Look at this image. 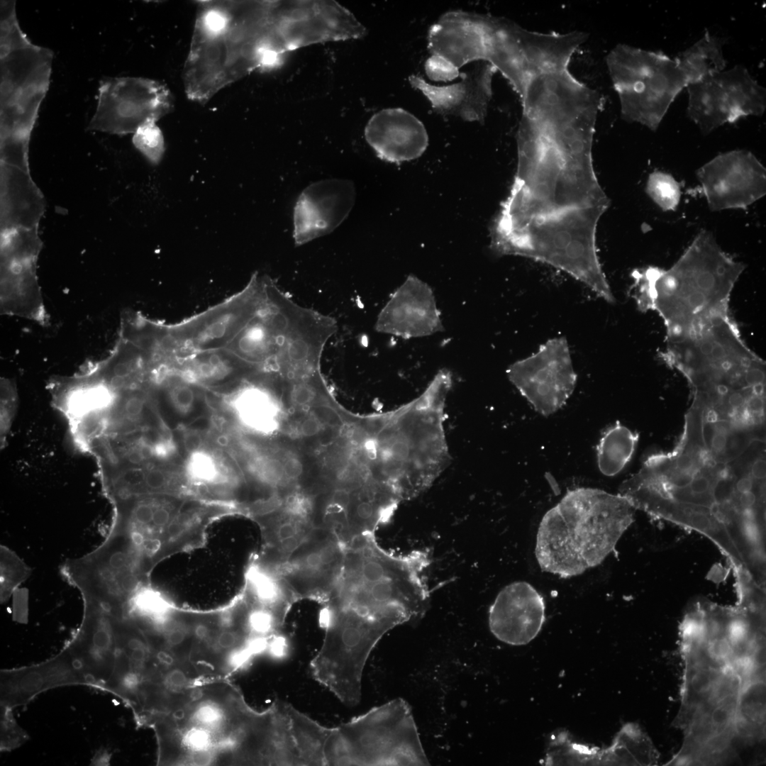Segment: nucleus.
Here are the masks:
<instances>
[{"label": "nucleus", "instance_id": "31", "mask_svg": "<svg viewBox=\"0 0 766 766\" xmlns=\"http://www.w3.org/2000/svg\"><path fill=\"white\" fill-rule=\"evenodd\" d=\"M31 574L29 567L15 552L9 548H0V599L4 604L18 586Z\"/></svg>", "mask_w": 766, "mask_h": 766}, {"label": "nucleus", "instance_id": "43", "mask_svg": "<svg viewBox=\"0 0 766 766\" xmlns=\"http://www.w3.org/2000/svg\"><path fill=\"white\" fill-rule=\"evenodd\" d=\"M283 470L288 477L296 479L301 474L302 466L298 459L295 457H289L287 459L283 466Z\"/></svg>", "mask_w": 766, "mask_h": 766}, {"label": "nucleus", "instance_id": "32", "mask_svg": "<svg viewBox=\"0 0 766 766\" xmlns=\"http://www.w3.org/2000/svg\"><path fill=\"white\" fill-rule=\"evenodd\" d=\"M645 192L662 211L677 209L681 199L679 182L669 173L655 171L648 176Z\"/></svg>", "mask_w": 766, "mask_h": 766}, {"label": "nucleus", "instance_id": "36", "mask_svg": "<svg viewBox=\"0 0 766 766\" xmlns=\"http://www.w3.org/2000/svg\"><path fill=\"white\" fill-rule=\"evenodd\" d=\"M16 390L9 379L1 381V447L12 425L17 405Z\"/></svg>", "mask_w": 766, "mask_h": 766}, {"label": "nucleus", "instance_id": "4", "mask_svg": "<svg viewBox=\"0 0 766 766\" xmlns=\"http://www.w3.org/2000/svg\"><path fill=\"white\" fill-rule=\"evenodd\" d=\"M226 679L196 684L152 716L157 764L269 765L279 740L277 715L250 706Z\"/></svg>", "mask_w": 766, "mask_h": 766}, {"label": "nucleus", "instance_id": "20", "mask_svg": "<svg viewBox=\"0 0 766 766\" xmlns=\"http://www.w3.org/2000/svg\"><path fill=\"white\" fill-rule=\"evenodd\" d=\"M91 686L82 665L64 645L55 656L40 663L0 672V705L25 706L40 694L57 687Z\"/></svg>", "mask_w": 766, "mask_h": 766}, {"label": "nucleus", "instance_id": "25", "mask_svg": "<svg viewBox=\"0 0 766 766\" xmlns=\"http://www.w3.org/2000/svg\"><path fill=\"white\" fill-rule=\"evenodd\" d=\"M365 138L378 157L396 164L421 157L428 145L423 123L401 108L375 113L365 128Z\"/></svg>", "mask_w": 766, "mask_h": 766}, {"label": "nucleus", "instance_id": "30", "mask_svg": "<svg viewBox=\"0 0 766 766\" xmlns=\"http://www.w3.org/2000/svg\"><path fill=\"white\" fill-rule=\"evenodd\" d=\"M638 439L637 432L619 421L607 427L596 448L599 471L608 477L618 474L631 460Z\"/></svg>", "mask_w": 766, "mask_h": 766}, {"label": "nucleus", "instance_id": "35", "mask_svg": "<svg viewBox=\"0 0 766 766\" xmlns=\"http://www.w3.org/2000/svg\"><path fill=\"white\" fill-rule=\"evenodd\" d=\"M182 376V375H181ZM165 384V395L170 404L181 414L192 411L196 401V392L189 379Z\"/></svg>", "mask_w": 766, "mask_h": 766}, {"label": "nucleus", "instance_id": "42", "mask_svg": "<svg viewBox=\"0 0 766 766\" xmlns=\"http://www.w3.org/2000/svg\"><path fill=\"white\" fill-rule=\"evenodd\" d=\"M183 444L184 449L189 454L199 451L202 445V440L200 435L194 431H189L183 435Z\"/></svg>", "mask_w": 766, "mask_h": 766}, {"label": "nucleus", "instance_id": "5", "mask_svg": "<svg viewBox=\"0 0 766 766\" xmlns=\"http://www.w3.org/2000/svg\"><path fill=\"white\" fill-rule=\"evenodd\" d=\"M661 356L684 377L692 399L707 416L765 438V362L742 339L731 316L666 337Z\"/></svg>", "mask_w": 766, "mask_h": 766}, {"label": "nucleus", "instance_id": "27", "mask_svg": "<svg viewBox=\"0 0 766 766\" xmlns=\"http://www.w3.org/2000/svg\"><path fill=\"white\" fill-rule=\"evenodd\" d=\"M660 753L649 736L636 723H628L607 748H598L596 765H657Z\"/></svg>", "mask_w": 766, "mask_h": 766}, {"label": "nucleus", "instance_id": "17", "mask_svg": "<svg viewBox=\"0 0 766 766\" xmlns=\"http://www.w3.org/2000/svg\"><path fill=\"white\" fill-rule=\"evenodd\" d=\"M696 177L713 211L745 209L766 194V170L745 150L716 156L696 171Z\"/></svg>", "mask_w": 766, "mask_h": 766}, {"label": "nucleus", "instance_id": "26", "mask_svg": "<svg viewBox=\"0 0 766 766\" xmlns=\"http://www.w3.org/2000/svg\"><path fill=\"white\" fill-rule=\"evenodd\" d=\"M45 211V200L29 171L1 165V230L33 228Z\"/></svg>", "mask_w": 766, "mask_h": 766}, {"label": "nucleus", "instance_id": "46", "mask_svg": "<svg viewBox=\"0 0 766 766\" xmlns=\"http://www.w3.org/2000/svg\"><path fill=\"white\" fill-rule=\"evenodd\" d=\"M747 592H749V591H747ZM750 592H760V591H750Z\"/></svg>", "mask_w": 766, "mask_h": 766}, {"label": "nucleus", "instance_id": "10", "mask_svg": "<svg viewBox=\"0 0 766 766\" xmlns=\"http://www.w3.org/2000/svg\"><path fill=\"white\" fill-rule=\"evenodd\" d=\"M323 765H429L409 704L396 699L328 728Z\"/></svg>", "mask_w": 766, "mask_h": 766}, {"label": "nucleus", "instance_id": "1", "mask_svg": "<svg viewBox=\"0 0 766 766\" xmlns=\"http://www.w3.org/2000/svg\"><path fill=\"white\" fill-rule=\"evenodd\" d=\"M596 118L566 111L521 116L516 171L492 225L490 248L559 269L612 303L596 248L597 225L610 205L593 165Z\"/></svg>", "mask_w": 766, "mask_h": 766}, {"label": "nucleus", "instance_id": "28", "mask_svg": "<svg viewBox=\"0 0 766 766\" xmlns=\"http://www.w3.org/2000/svg\"><path fill=\"white\" fill-rule=\"evenodd\" d=\"M250 363L228 349L192 354L174 360L170 367L183 377L204 383H215L231 377L239 367Z\"/></svg>", "mask_w": 766, "mask_h": 766}, {"label": "nucleus", "instance_id": "2", "mask_svg": "<svg viewBox=\"0 0 766 766\" xmlns=\"http://www.w3.org/2000/svg\"><path fill=\"white\" fill-rule=\"evenodd\" d=\"M703 414L692 400L674 448L648 455L618 494L707 536L737 564L765 547V441Z\"/></svg>", "mask_w": 766, "mask_h": 766}, {"label": "nucleus", "instance_id": "13", "mask_svg": "<svg viewBox=\"0 0 766 766\" xmlns=\"http://www.w3.org/2000/svg\"><path fill=\"white\" fill-rule=\"evenodd\" d=\"M262 296V276L252 274L234 295L179 323L167 325L176 359L225 349L254 316Z\"/></svg>", "mask_w": 766, "mask_h": 766}, {"label": "nucleus", "instance_id": "19", "mask_svg": "<svg viewBox=\"0 0 766 766\" xmlns=\"http://www.w3.org/2000/svg\"><path fill=\"white\" fill-rule=\"evenodd\" d=\"M355 195L354 184L348 179H326L306 187L294 207L295 245H302L337 228L350 214Z\"/></svg>", "mask_w": 766, "mask_h": 766}, {"label": "nucleus", "instance_id": "21", "mask_svg": "<svg viewBox=\"0 0 766 766\" xmlns=\"http://www.w3.org/2000/svg\"><path fill=\"white\" fill-rule=\"evenodd\" d=\"M375 330L404 339L442 331L443 326L431 287L409 275L379 312Z\"/></svg>", "mask_w": 766, "mask_h": 766}, {"label": "nucleus", "instance_id": "15", "mask_svg": "<svg viewBox=\"0 0 766 766\" xmlns=\"http://www.w3.org/2000/svg\"><path fill=\"white\" fill-rule=\"evenodd\" d=\"M687 88L688 116L705 135L742 117L761 116L765 110V89L740 65Z\"/></svg>", "mask_w": 766, "mask_h": 766}, {"label": "nucleus", "instance_id": "14", "mask_svg": "<svg viewBox=\"0 0 766 766\" xmlns=\"http://www.w3.org/2000/svg\"><path fill=\"white\" fill-rule=\"evenodd\" d=\"M173 106L172 93L158 81L106 78L100 82L96 109L87 128L119 135L134 133L143 124L171 112Z\"/></svg>", "mask_w": 766, "mask_h": 766}, {"label": "nucleus", "instance_id": "33", "mask_svg": "<svg viewBox=\"0 0 766 766\" xmlns=\"http://www.w3.org/2000/svg\"><path fill=\"white\" fill-rule=\"evenodd\" d=\"M134 146L152 165L161 161L165 152V140L156 122L150 121L140 126L133 133Z\"/></svg>", "mask_w": 766, "mask_h": 766}, {"label": "nucleus", "instance_id": "38", "mask_svg": "<svg viewBox=\"0 0 766 766\" xmlns=\"http://www.w3.org/2000/svg\"><path fill=\"white\" fill-rule=\"evenodd\" d=\"M290 395L291 399L294 404L299 406H306L314 401L318 395V392L311 383L301 380L293 386Z\"/></svg>", "mask_w": 766, "mask_h": 766}, {"label": "nucleus", "instance_id": "39", "mask_svg": "<svg viewBox=\"0 0 766 766\" xmlns=\"http://www.w3.org/2000/svg\"><path fill=\"white\" fill-rule=\"evenodd\" d=\"M13 620L20 623L28 621V591L26 588H17L13 593Z\"/></svg>", "mask_w": 766, "mask_h": 766}, {"label": "nucleus", "instance_id": "24", "mask_svg": "<svg viewBox=\"0 0 766 766\" xmlns=\"http://www.w3.org/2000/svg\"><path fill=\"white\" fill-rule=\"evenodd\" d=\"M83 606L82 622L65 646L82 665L91 687L103 690L116 662V618L99 607Z\"/></svg>", "mask_w": 766, "mask_h": 766}, {"label": "nucleus", "instance_id": "3", "mask_svg": "<svg viewBox=\"0 0 766 766\" xmlns=\"http://www.w3.org/2000/svg\"><path fill=\"white\" fill-rule=\"evenodd\" d=\"M678 750L691 760L720 762L765 740V631L726 610L684 616Z\"/></svg>", "mask_w": 766, "mask_h": 766}, {"label": "nucleus", "instance_id": "40", "mask_svg": "<svg viewBox=\"0 0 766 766\" xmlns=\"http://www.w3.org/2000/svg\"><path fill=\"white\" fill-rule=\"evenodd\" d=\"M312 415L314 416L321 423H323L330 426H340L342 425V421L338 413L332 407L321 404L316 405L311 409Z\"/></svg>", "mask_w": 766, "mask_h": 766}, {"label": "nucleus", "instance_id": "6", "mask_svg": "<svg viewBox=\"0 0 766 766\" xmlns=\"http://www.w3.org/2000/svg\"><path fill=\"white\" fill-rule=\"evenodd\" d=\"M277 53L273 1H200L183 79L187 96L206 104L255 70L271 69Z\"/></svg>", "mask_w": 766, "mask_h": 766}, {"label": "nucleus", "instance_id": "18", "mask_svg": "<svg viewBox=\"0 0 766 766\" xmlns=\"http://www.w3.org/2000/svg\"><path fill=\"white\" fill-rule=\"evenodd\" d=\"M345 548L331 530L315 527L283 562L286 585L296 596L326 599L339 577Z\"/></svg>", "mask_w": 766, "mask_h": 766}, {"label": "nucleus", "instance_id": "45", "mask_svg": "<svg viewBox=\"0 0 766 766\" xmlns=\"http://www.w3.org/2000/svg\"><path fill=\"white\" fill-rule=\"evenodd\" d=\"M216 442L219 445L225 447L228 445L229 440L226 435H219L216 438Z\"/></svg>", "mask_w": 766, "mask_h": 766}, {"label": "nucleus", "instance_id": "37", "mask_svg": "<svg viewBox=\"0 0 766 766\" xmlns=\"http://www.w3.org/2000/svg\"><path fill=\"white\" fill-rule=\"evenodd\" d=\"M187 470L193 479L203 482L214 481L218 474L213 459L201 450L190 454Z\"/></svg>", "mask_w": 766, "mask_h": 766}, {"label": "nucleus", "instance_id": "8", "mask_svg": "<svg viewBox=\"0 0 766 766\" xmlns=\"http://www.w3.org/2000/svg\"><path fill=\"white\" fill-rule=\"evenodd\" d=\"M635 511L618 494L567 490L540 522L535 555L540 569L570 578L599 565L634 521Z\"/></svg>", "mask_w": 766, "mask_h": 766}, {"label": "nucleus", "instance_id": "11", "mask_svg": "<svg viewBox=\"0 0 766 766\" xmlns=\"http://www.w3.org/2000/svg\"><path fill=\"white\" fill-rule=\"evenodd\" d=\"M606 64L622 118L656 131L687 79L675 59L627 45H616Z\"/></svg>", "mask_w": 766, "mask_h": 766}, {"label": "nucleus", "instance_id": "44", "mask_svg": "<svg viewBox=\"0 0 766 766\" xmlns=\"http://www.w3.org/2000/svg\"><path fill=\"white\" fill-rule=\"evenodd\" d=\"M111 760V754L106 749H101L99 750L91 760V765H109Z\"/></svg>", "mask_w": 766, "mask_h": 766}, {"label": "nucleus", "instance_id": "23", "mask_svg": "<svg viewBox=\"0 0 766 766\" xmlns=\"http://www.w3.org/2000/svg\"><path fill=\"white\" fill-rule=\"evenodd\" d=\"M496 72L491 64L479 61L470 71L460 73V80L452 84L435 86L415 74L409 80L438 113L482 123L492 96V78Z\"/></svg>", "mask_w": 766, "mask_h": 766}, {"label": "nucleus", "instance_id": "7", "mask_svg": "<svg viewBox=\"0 0 766 766\" xmlns=\"http://www.w3.org/2000/svg\"><path fill=\"white\" fill-rule=\"evenodd\" d=\"M745 267L721 248L711 232L703 230L670 268L634 271L633 298L640 311L659 315L666 337L682 335L730 316L731 293Z\"/></svg>", "mask_w": 766, "mask_h": 766}, {"label": "nucleus", "instance_id": "34", "mask_svg": "<svg viewBox=\"0 0 766 766\" xmlns=\"http://www.w3.org/2000/svg\"><path fill=\"white\" fill-rule=\"evenodd\" d=\"M29 739L26 730L17 723L13 709L0 705V750L11 752Z\"/></svg>", "mask_w": 766, "mask_h": 766}, {"label": "nucleus", "instance_id": "22", "mask_svg": "<svg viewBox=\"0 0 766 766\" xmlns=\"http://www.w3.org/2000/svg\"><path fill=\"white\" fill-rule=\"evenodd\" d=\"M543 596L529 583L518 581L501 589L489 609V627L500 641L523 645L540 633L545 621Z\"/></svg>", "mask_w": 766, "mask_h": 766}, {"label": "nucleus", "instance_id": "29", "mask_svg": "<svg viewBox=\"0 0 766 766\" xmlns=\"http://www.w3.org/2000/svg\"><path fill=\"white\" fill-rule=\"evenodd\" d=\"M722 45L721 39L706 31L700 40L675 58L688 86L724 70L726 62Z\"/></svg>", "mask_w": 766, "mask_h": 766}, {"label": "nucleus", "instance_id": "16", "mask_svg": "<svg viewBox=\"0 0 766 766\" xmlns=\"http://www.w3.org/2000/svg\"><path fill=\"white\" fill-rule=\"evenodd\" d=\"M506 374L521 394L544 416L555 413L566 404L577 378L564 337L548 340L535 353L512 363Z\"/></svg>", "mask_w": 766, "mask_h": 766}, {"label": "nucleus", "instance_id": "41", "mask_svg": "<svg viewBox=\"0 0 766 766\" xmlns=\"http://www.w3.org/2000/svg\"><path fill=\"white\" fill-rule=\"evenodd\" d=\"M321 430V423L311 414L301 421L299 432L304 437L316 435Z\"/></svg>", "mask_w": 766, "mask_h": 766}, {"label": "nucleus", "instance_id": "12", "mask_svg": "<svg viewBox=\"0 0 766 766\" xmlns=\"http://www.w3.org/2000/svg\"><path fill=\"white\" fill-rule=\"evenodd\" d=\"M145 562L129 537L109 528L104 540L82 557L68 559L60 567L64 579L89 604L122 618L128 603L143 587Z\"/></svg>", "mask_w": 766, "mask_h": 766}, {"label": "nucleus", "instance_id": "9", "mask_svg": "<svg viewBox=\"0 0 766 766\" xmlns=\"http://www.w3.org/2000/svg\"><path fill=\"white\" fill-rule=\"evenodd\" d=\"M51 50L21 30L16 11L0 19L1 163L28 169L31 132L50 84Z\"/></svg>", "mask_w": 766, "mask_h": 766}]
</instances>
